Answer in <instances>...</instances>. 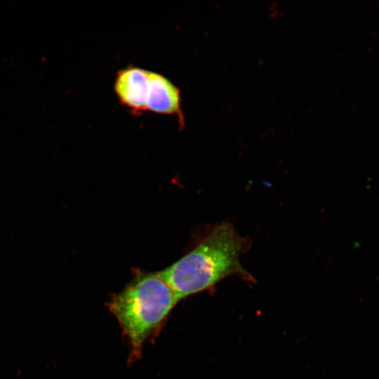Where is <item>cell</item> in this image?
Listing matches in <instances>:
<instances>
[{"mask_svg": "<svg viewBox=\"0 0 379 379\" xmlns=\"http://www.w3.org/2000/svg\"><path fill=\"white\" fill-rule=\"evenodd\" d=\"M248 243L230 222L222 221L214 225L189 253L159 272V274L178 300L212 287L231 275L248 279L251 276L240 261Z\"/></svg>", "mask_w": 379, "mask_h": 379, "instance_id": "obj_1", "label": "cell"}, {"mask_svg": "<svg viewBox=\"0 0 379 379\" xmlns=\"http://www.w3.org/2000/svg\"><path fill=\"white\" fill-rule=\"evenodd\" d=\"M159 272L140 273L113 295L108 307L127 338L134 356L178 302Z\"/></svg>", "mask_w": 379, "mask_h": 379, "instance_id": "obj_2", "label": "cell"}, {"mask_svg": "<svg viewBox=\"0 0 379 379\" xmlns=\"http://www.w3.org/2000/svg\"><path fill=\"white\" fill-rule=\"evenodd\" d=\"M114 91L119 102L134 114L146 111L149 70L129 65L116 74Z\"/></svg>", "mask_w": 379, "mask_h": 379, "instance_id": "obj_3", "label": "cell"}, {"mask_svg": "<svg viewBox=\"0 0 379 379\" xmlns=\"http://www.w3.org/2000/svg\"><path fill=\"white\" fill-rule=\"evenodd\" d=\"M180 91L163 74L149 71V88L146 111L159 114L175 116L184 124Z\"/></svg>", "mask_w": 379, "mask_h": 379, "instance_id": "obj_4", "label": "cell"}]
</instances>
